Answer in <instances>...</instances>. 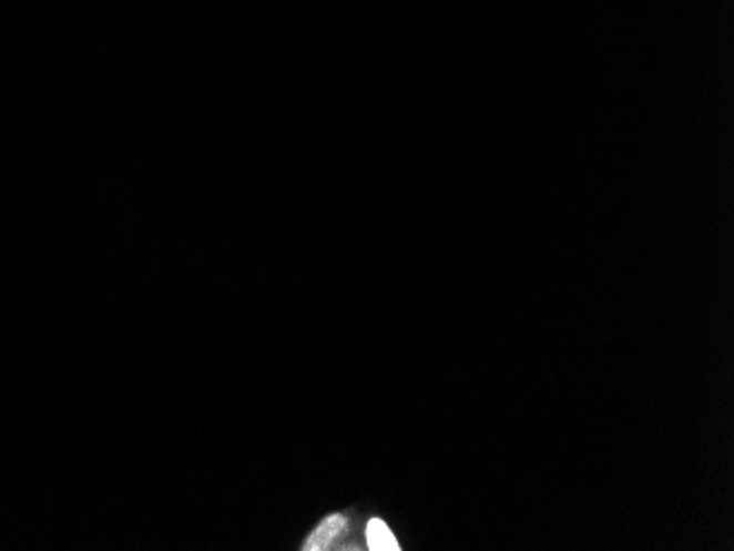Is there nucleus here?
I'll return each instance as SVG.
<instances>
[{
  "mask_svg": "<svg viewBox=\"0 0 734 551\" xmlns=\"http://www.w3.org/2000/svg\"><path fill=\"white\" fill-rule=\"evenodd\" d=\"M367 548L371 551H400L391 530L380 519H369L366 526Z\"/></svg>",
  "mask_w": 734,
  "mask_h": 551,
  "instance_id": "obj_2",
  "label": "nucleus"
},
{
  "mask_svg": "<svg viewBox=\"0 0 734 551\" xmlns=\"http://www.w3.org/2000/svg\"><path fill=\"white\" fill-rule=\"evenodd\" d=\"M348 530V519L344 514H330L326 517L308 537L304 550L324 551L330 550L339 537H344Z\"/></svg>",
  "mask_w": 734,
  "mask_h": 551,
  "instance_id": "obj_1",
  "label": "nucleus"
}]
</instances>
